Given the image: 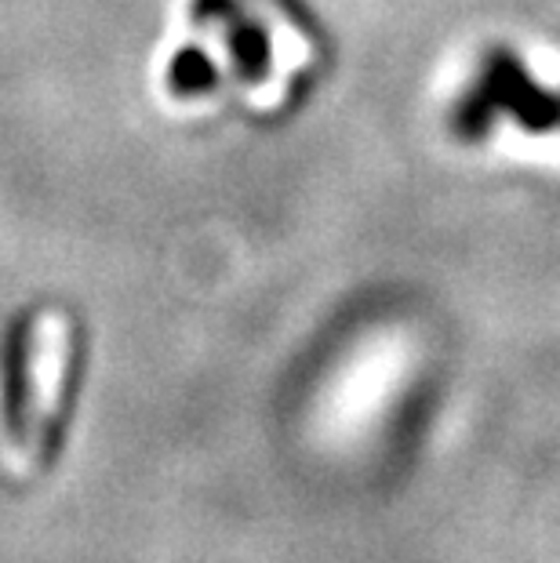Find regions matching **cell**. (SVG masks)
Wrapping results in <instances>:
<instances>
[{
	"label": "cell",
	"mask_w": 560,
	"mask_h": 563,
	"mask_svg": "<svg viewBox=\"0 0 560 563\" xmlns=\"http://www.w3.org/2000/svg\"><path fill=\"white\" fill-rule=\"evenodd\" d=\"M498 113L517 117L531 131L553 128L560 124V95L542 91L539 84L524 74V66H517L514 55L495 52L487 55L481 80H476L466 106L459 110V128H466V135L476 139Z\"/></svg>",
	"instance_id": "6da1fadb"
},
{
	"label": "cell",
	"mask_w": 560,
	"mask_h": 563,
	"mask_svg": "<svg viewBox=\"0 0 560 563\" xmlns=\"http://www.w3.org/2000/svg\"><path fill=\"white\" fill-rule=\"evenodd\" d=\"M33 415V331L19 320L4 345V426L11 440H26Z\"/></svg>",
	"instance_id": "7a4b0ae2"
},
{
	"label": "cell",
	"mask_w": 560,
	"mask_h": 563,
	"mask_svg": "<svg viewBox=\"0 0 560 563\" xmlns=\"http://www.w3.org/2000/svg\"><path fill=\"white\" fill-rule=\"evenodd\" d=\"M197 11H205V15H211V22L226 26V37H230L237 66L244 69L248 80H259L262 74H266L270 41H266V30H262L259 22L248 19L233 0H197Z\"/></svg>",
	"instance_id": "3957f363"
},
{
	"label": "cell",
	"mask_w": 560,
	"mask_h": 563,
	"mask_svg": "<svg viewBox=\"0 0 560 563\" xmlns=\"http://www.w3.org/2000/svg\"><path fill=\"white\" fill-rule=\"evenodd\" d=\"M172 88L178 95H200L216 88V69L200 52H183L172 63Z\"/></svg>",
	"instance_id": "277c9868"
}]
</instances>
